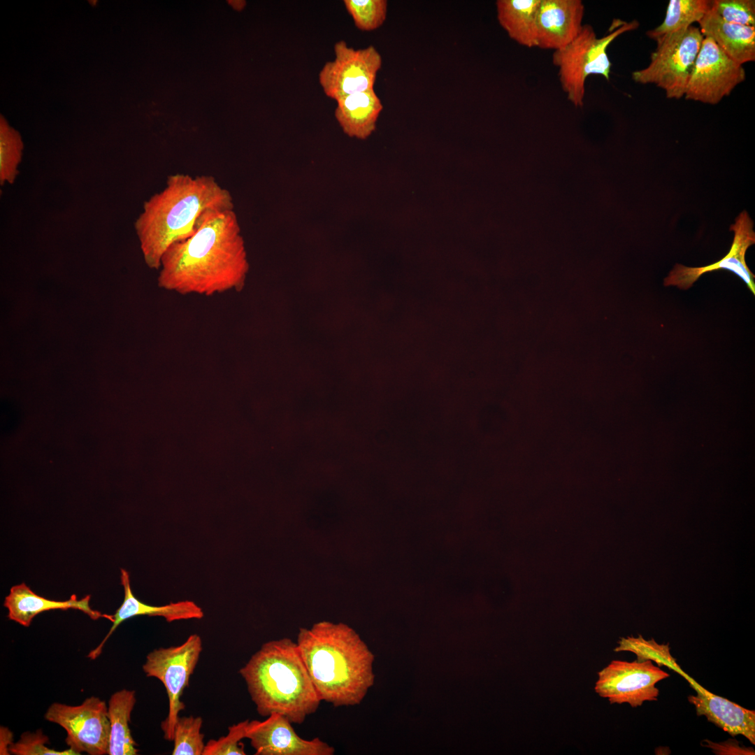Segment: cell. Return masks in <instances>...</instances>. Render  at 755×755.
<instances>
[{"instance_id":"1","label":"cell","mask_w":755,"mask_h":755,"mask_svg":"<svg viewBox=\"0 0 755 755\" xmlns=\"http://www.w3.org/2000/svg\"><path fill=\"white\" fill-rule=\"evenodd\" d=\"M249 264L234 209L205 213L194 233L162 256L158 286L181 295L211 296L240 290Z\"/></svg>"},{"instance_id":"2","label":"cell","mask_w":755,"mask_h":755,"mask_svg":"<svg viewBox=\"0 0 755 755\" xmlns=\"http://www.w3.org/2000/svg\"><path fill=\"white\" fill-rule=\"evenodd\" d=\"M215 209H234V203L213 176L168 175L163 189L144 202L134 222L147 266L158 271L167 249L190 236L203 215Z\"/></svg>"},{"instance_id":"3","label":"cell","mask_w":755,"mask_h":755,"mask_svg":"<svg viewBox=\"0 0 755 755\" xmlns=\"http://www.w3.org/2000/svg\"><path fill=\"white\" fill-rule=\"evenodd\" d=\"M296 644L321 700L334 707L362 701L374 683L375 656L354 631L322 622L301 629Z\"/></svg>"},{"instance_id":"4","label":"cell","mask_w":755,"mask_h":755,"mask_svg":"<svg viewBox=\"0 0 755 755\" xmlns=\"http://www.w3.org/2000/svg\"><path fill=\"white\" fill-rule=\"evenodd\" d=\"M238 673L262 717L278 713L301 724L322 701L296 642L289 638L264 643Z\"/></svg>"},{"instance_id":"5","label":"cell","mask_w":755,"mask_h":755,"mask_svg":"<svg viewBox=\"0 0 755 755\" xmlns=\"http://www.w3.org/2000/svg\"><path fill=\"white\" fill-rule=\"evenodd\" d=\"M639 22L620 21L616 28L597 38L590 24H583L578 36L568 45L554 52L552 62L559 68L561 87L575 107H582L586 79L590 75L610 80L612 63L607 54L609 45L619 35L636 29Z\"/></svg>"},{"instance_id":"6","label":"cell","mask_w":755,"mask_h":755,"mask_svg":"<svg viewBox=\"0 0 755 755\" xmlns=\"http://www.w3.org/2000/svg\"><path fill=\"white\" fill-rule=\"evenodd\" d=\"M704 36L699 27L690 26L667 37L651 55L649 65L632 73L640 84H654L668 99H681Z\"/></svg>"},{"instance_id":"7","label":"cell","mask_w":755,"mask_h":755,"mask_svg":"<svg viewBox=\"0 0 755 755\" xmlns=\"http://www.w3.org/2000/svg\"><path fill=\"white\" fill-rule=\"evenodd\" d=\"M202 649L200 635L192 634L180 645L152 650L147 655L143 665L146 676L161 681L168 695V712L161 724L164 738L168 741H173L179 712L185 708L180 697L189 686L190 676L195 670Z\"/></svg>"},{"instance_id":"8","label":"cell","mask_w":755,"mask_h":755,"mask_svg":"<svg viewBox=\"0 0 755 755\" xmlns=\"http://www.w3.org/2000/svg\"><path fill=\"white\" fill-rule=\"evenodd\" d=\"M45 719L62 726L67 733L66 745L78 755L108 754L110 722L108 707L96 696L86 698L79 705L52 703Z\"/></svg>"},{"instance_id":"9","label":"cell","mask_w":755,"mask_h":755,"mask_svg":"<svg viewBox=\"0 0 755 755\" xmlns=\"http://www.w3.org/2000/svg\"><path fill=\"white\" fill-rule=\"evenodd\" d=\"M335 57L326 62L318 75L324 94L338 100L345 96L374 89L377 73L382 66V57L369 45L354 49L344 41L334 45Z\"/></svg>"},{"instance_id":"10","label":"cell","mask_w":755,"mask_h":755,"mask_svg":"<svg viewBox=\"0 0 755 755\" xmlns=\"http://www.w3.org/2000/svg\"><path fill=\"white\" fill-rule=\"evenodd\" d=\"M669 677L652 661L614 660L598 673L595 691L611 704L628 703L632 707L658 700L656 684Z\"/></svg>"},{"instance_id":"11","label":"cell","mask_w":755,"mask_h":755,"mask_svg":"<svg viewBox=\"0 0 755 755\" xmlns=\"http://www.w3.org/2000/svg\"><path fill=\"white\" fill-rule=\"evenodd\" d=\"M745 78L743 66L731 59L712 39L704 37L684 96L714 105Z\"/></svg>"},{"instance_id":"12","label":"cell","mask_w":755,"mask_h":755,"mask_svg":"<svg viewBox=\"0 0 755 755\" xmlns=\"http://www.w3.org/2000/svg\"><path fill=\"white\" fill-rule=\"evenodd\" d=\"M754 222L746 210L741 212L730 226L734 237L728 254L719 261L702 267H688L675 264L663 280L666 287L675 286L684 290L691 287L704 273L726 269L738 275L755 295V275L748 268L745 254L749 246L755 243Z\"/></svg>"},{"instance_id":"13","label":"cell","mask_w":755,"mask_h":755,"mask_svg":"<svg viewBox=\"0 0 755 755\" xmlns=\"http://www.w3.org/2000/svg\"><path fill=\"white\" fill-rule=\"evenodd\" d=\"M262 721H249L245 738L256 755H333L335 749L319 738H301L285 716L273 713Z\"/></svg>"},{"instance_id":"14","label":"cell","mask_w":755,"mask_h":755,"mask_svg":"<svg viewBox=\"0 0 755 755\" xmlns=\"http://www.w3.org/2000/svg\"><path fill=\"white\" fill-rule=\"evenodd\" d=\"M584 6L580 0H540L537 17V47L561 50L583 27Z\"/></svg>"},{"instance_id":"15","label":"cell","mask_w":755,"mask_h":755,"mask_svg":"<svg viewBox=\"0 0 755 755\" xmlns=\"http://www.w3.org/2000/svg\"><path fill=\"white\" fill-rule=\"evenodd\" d=\"M683 677L696 691V694L689 696L688 700L695 707L698 716H705L733 737L741 735L755 744L754 710L710 692L687 674Z\"/></svg>"},{"instance_id":"16","label":"cell","mask_w":755,"mask_h":755,"mask_svg":"<svg viewBox=\"0 0 755 755\" xmlns=\"http://www.w3.org/2000/svg\"><path fill=\"white\" fill-rule=\"evenodd\" d=\"M120 581L124 588V599L122 605L113 614V624L108 633L98 646L87 655L90 659H96L102 652L104 645L113 633L124 621L141 615L162 617L166 621L172 622L185 619H200L203 617L201 607L192 601H182L160 606L145 604L134 594L130 583L129 574L126 570H120Z\"/></svg>"},{"instance_id":"17","label":"cell","mask_w":755,"mask_h":755,"mask_svg":"<svg viewBox=\"0 0 755 755\" xmlns=\"http://www.w3.org/2000/svg\"><path fill=\"white\" fill-rule=\"evenodd\" d=\"M90 595L78 599L76 594L66 601H55L45 598L34 593L25 583L10 588L6 596L3 606L8 610V617L20 625L28 627L33 619L38 614L52 610H78L87 614L92 619L105 618L113 622V616L102 614L93 610L89 605Z\"/></svg>"},{"instance_id":"18","label":"cell","mask_w":755,"mask_h":755,"mask_svg":"<svg viewBox=\"0 0 755 755\" xmlns=\"http://www.w3.org/2000/svg\"><path fill=\"white\" fill-rule=\"evenodd\" d=\"M698 23L703 36L735 63L742 66L755 60V27L728 22L711 10Z\"/></svg>"},{"instance_id":"19","label":"cell","mask_w":755,"mask_h":755,"mask_svg":"<svg viewBox=\"0 0 755 755\" xmlns=\"http://www.w3.org/2000/svg\"><path fill=\"white\" fill-rule=\"evenodd\" d=\"M336 102L334 115L343 132L359 139L369 137L383 109L374 89L345 96Z\"/></svg>"},{"instance_id":"20","label":"cell","mask_w":755,"mask_h":755,"mask_svg":"<svg viewBox=\"0 0 755 755\" xmlns=\"http://www.w3.org/2000/svg\"><path fill=\"white\" fill-rule=\"evenodd\" d=\"M540 0H498L497 19L509 37L519 44L537 47V17Z\"/></svg>"},{"instance_id":"21","label":"cell","mask_w":755,"mask_h":755,"mask_svg":"<svg viewBox=\"0 0 755 755\" xmlns=\"http://www.w3.org/2000/svg\"><path fill=\"white\" fill-rule=\"evenodd\" d=\"M135 693L134 690L122 689L114 693L109 699V755H136L138 753L129 728L131 712L136 702Z\"/></svg>"},{"instance_id":"22","label":"cell","mask_w":755,"mask_h":755,"mask_svg":"<svg viewBox=\"0 0 755 755\" xmlns=\"http://www.w3.org/2000/svg\"><path fill=\"white\" fill-rule=\"evenodd\" d=\"M711 8L710 0H671L663 22L646 34L659 45L667 37L698 22Z\"/></svg>"},{"instance_id":"23","label":"cell","mask_w":755,"mask_h":755,"mask_svg":"<svg viewBox=\"0 0 755 755\" xmlns=\"http://www.w3.org/2000/svg\"><path fill=\"white\" fill-rule=\"evenodd\" d=\"M614 651L631 652L636 655L638 661H652L659 667L666 666L682 677L686 674L671 655L669 644L660 645L654 639L646 640L641 635L637 638L628 636L621 638Z\"/></svg>"},{"instance_id":"24","label":"cell","mask_w":755,"mask_h":755,"mask_svg":"<svg viewBox=\"0 0 755 755\" xmlns=\"http://www.w3.org/2000/svg\"><path fill=\"white\" fill-rule=\"evenodd\" d=\"M23 145L20 134L4 121L0 127V185L13 184L19 174Z\"/></svg>"},{"instance_id":"25","label":"cell","mask_w":755,"mask_h":755,"mask_svg":"<svg viewBox=\"0 0 755 755\" xmlns=\"http://www.w3.org/2000/svg\"><path fill=\"white\" fill-rule=\"evenodd\" d=\"M201 717H179L173 733L172 755H203L206 744Z\"/></svg>"},{"instance_id":"26","label":"cell","mask_w":755,"mask_h":755,"mask_svg":"<svg viewBox=\"0 0 755 755\" xmlns=\"http://www.w3.org/2000/svg\"><path fill=\"white\" fill-rule=\"evenodd\" d=\"M343 3L354 25L361 31L375 30L386 20V0H344Z\"/></svg>"},{"instance_id":"27","label":"cell","mask_w":755,"mask_h":755,"mask_svg":"<svg viewBox=\"0 0 755 755\" xmlns=\"http://www.w3.org/2000/svg\"><path fill=\"white\" fill-rule=\"evenodd\" d=\"M711 10L728 22L755 27L754 0H713Z\"/></svg>"},{"instance_id":"28","label":"cell","mask_w":755,"mask_h":755,"mask_svg":"<svg viewBox=\"0 0 755 755\" xmlns=\"http://www.w3.org/2000/svg\"><path fill=\"white\" fill-rule=\"evenodd\" d=\"M249 719L229 727L228 734L217 740H210L205 745L203 755H245L240 741L245 738Z\"/></svg>"},{"instance_id":"29","label":"cell","mask_w":755,"mask_h":755,"mask_svg":"<svg viewBox=\"0 0 755 755\" xmlns=\"http://www.w3.org/2000/svg\"><path fill=\"white\" fill-rule=\"evenodd\" d=\"M48 742L49 738L41 730L25 732L10 746L9 752L15 755H78L71 748L62 751L51 749L45 745Z\"/></svg>"},{"instance_id":"30","label":"cell","mask_w":755,"mask_h":755,"mask_svg":"<svg viewBox=\"0 0 755 755\" xmlns=\"http://www.w3.org/2000/svg\"><path fill=\"white\" fill-rule=\"evenodd\" d=\"M703 745L710 748L716 754H754L752 748L740 747L737 740H728L720 743L712 742L710 740H704Z\"/></svg>"},{"instance_id":"31","label":"cell","mask_w":755,"mask_h":755,"mask_svg":"<svg viewBox=\"0 0 755 755\" xmlns=\"http://www.w3.org/2000/svg\"><path fill=\"white\" fill-rule=\"evenodd\" d=\"M0 754H10L9 747L13 742V734L6 727L0 728Z\"/></svg>"},{"instance_id":"32","label":"cell","mask_w":755,"mask_h":755,"mask_svg":"<svg viewBox=\"0 0 755 755\" xmlns=\"http://www.w3.org/2000/svg\"><path fill=\"white\" fill-rule=\"evenodd\" d=\"M229 2H230L229 3L231 4L234 8L238 10L242 9L245 6V1H232Z\"/></svg>"}]
</instances>
